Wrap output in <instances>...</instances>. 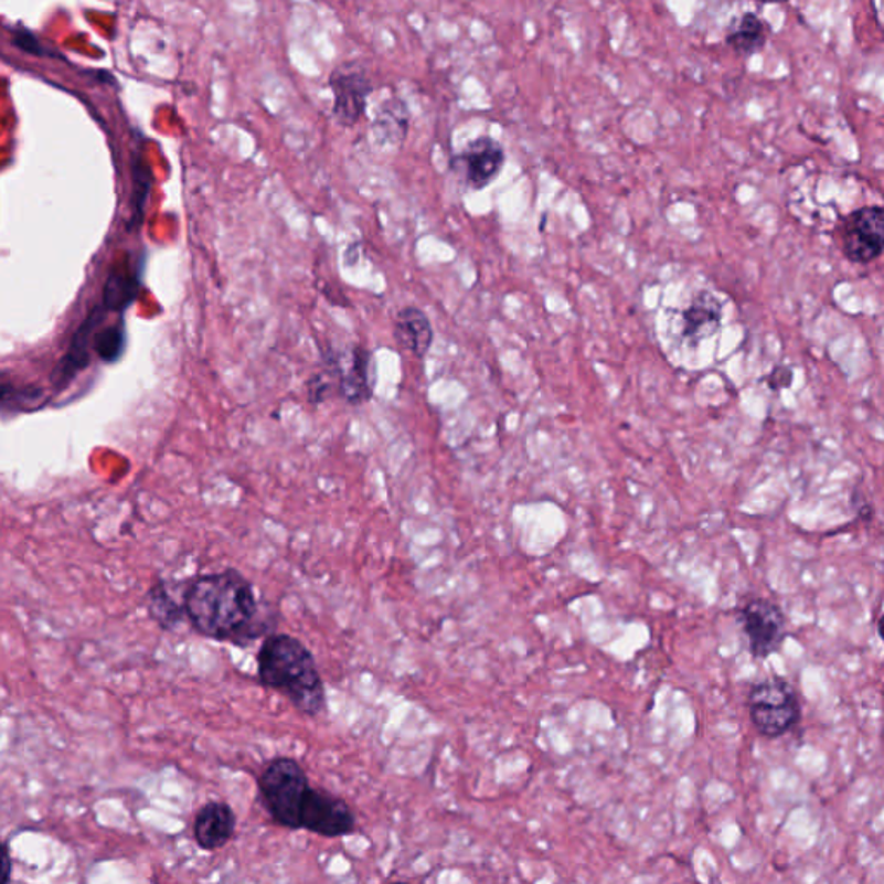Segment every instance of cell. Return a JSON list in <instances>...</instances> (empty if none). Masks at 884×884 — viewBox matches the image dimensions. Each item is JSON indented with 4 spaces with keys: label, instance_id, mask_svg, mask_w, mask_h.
Segmentation results:
<instances>
[{
    "label": "cell",
    "instance_id": "cell-1",
    "mask_svg": "<svg viewBox=\"0 0 884 884\" xmlns=\"http://www.w3.org/2000/svg\"><path fill=\"white\" fill-rule=\"evenodd\" d=\"M183 608L195 631L213 641L246 648L278 626L254 592L253 583L235 568L195 575L183 584Z\"/></svg>",
    "mask_w": 884,
    "mask_h": 884
},
{
    "label": "cell",
    "instance_id": "cell-2",
    "mask_svg": "<svg viewBox=\"0 0 884 884\" xmlns=\"http://www.w3.org/2000/svg\"><path fill=\"white\" fill-rule=\"evenodd\" d=\"M259 684L278 691L308 717L326 710V684L317 660L305 642L286 632H271L256 654Z\"/></svg>",
    "mask_w": 884,
    "mask_h": 884
},
{
    "label": "cell",
    "instance_id": "cell-3",
    "mask_svg": "<svg viewBox=\"0 0 884 884\" xmlns=\"http://www.w3.org/2000/svg\"><path fill=\"white\" fill-rule=\"evenodd\" d=\"M311 785L308 774L296 758H271L258 776L263 807L283 828L301 829V810Z\"/></svg>",
    "mask_w": 884,
    "mask_h": 884
},
{
    "label": "cell",
    "instance_id": "cell-4",
    "mask_svg": "<svg viewBox=\"0 0 884 884\" xmlns=\"http://www.w3.org/2000/svg\"><path fill=\"white\" fill-rule=\"evenodd\" d=\"M748 714L760 736L781 738L800 722V699L786 679L773 675L749 691Z\"/></svg>",
    "mask_w": 884,
    "mask_h": 884
},
{
    "label": "cell",
    "instance_id": "cell-5",
    "mask_svg": "<svg viewBox=\"0 0 884 884\" xmlns=\"http://www.w3.org/2000/svg\"><path fill=\"white\" fill-rule=\"evenodd\" d=\"M738 619L748 638L752 657L769 659L778 653L788 638V622L776 603L767 598H752L739 608Z\"/></svg>",
    "mask_w": 884,
    "mask_h": 884
},
{
    "label": "cell",
    "instance_id": "cell-6",
    "mask_svg": "<svg viewBox=\"0 0 884 884\" xmlns=\"http://www.w3.org/2000/svg\"><path fill=\"white\" fill-rule=\"evenodd\" d=\"M841 253L850 262L865 265L884 253V210L865 206L852 211L837 228Z\"/></svg>",
    "mask_w": 884,
    "mask_h": 884
},
{
    "label": "cell",
    "instance_id": "cell-7",
    "mask_svg": "<svg viewBox=\"0 0 884 884\" xmlns=\"http://www.w3.org/2000/svg\"><path fill=\"white\" fill-rule=\"evenodd\" d=\"M301 829L323 838L348 837L356 829V816L348 801L311 786L301 810Z\"/></svg>",
    "mask_w": 884,
    "mask_h": 884
},
{
    "label": "cell",
    "instance_id": "cell-8",
    "mask_svg": "<svg viewBox=\"0 0 884 884\" xmlns=\"http://www.w3.org/2000/svg\"><path fill=\"white\" fill-rule=\"evenodd\" d=\"M503 146L489 136L468 142L460 155L451 159V168L464 177L465 183L476 191L491 185L504 167Z\"/></svg>",
    "mask_w": 884,
    "mask_h": 884
},
{
    "label": "cell",
    "instance_id": "cell-9",
    "mask_svg": "<svg viewBox=\"0 0 884 884\" xmlns=\"http://www.w3.org/2000/svg\"><path fill=\"white\" fill-rule=\"evenodd\" d=\"M333 92V115L345 127H353L363 118L366 100L372 94V82L360 70H336L330 75Z\"/></svg>",
    "mask_w": 884,
    "mask_h": 884
},
{
    "label": "cell",
    "instance_id": "cell-10",
    "mask_svg": "<svg viewBox=\"0 0 884 884\" xmlns=\"http://www.w3.org/2000/svg\"><path fill=\"white\" fill-rule=\"evenodd\" d=\"M237 816L226 801L213 800L198 810L192 834L199 849L206 852L223 849L234 838Z\"/></svg>",
    "mask_w": 884,
    "mask_h": 884
},
{
    "label": "cell",
    "instance_id": "cell-11",
    "mask_svg": "<svg viewBox=\"0 0 884 884\" xmlns=\"http://www.w3.org/2000/svg\"><path fill=\"white\" fill-rule=\"evenodd\" d=\"M681 318L684 341L691 345L700 344L721 329V301L709 290H702L694 296L686 310L682 311Z\"/></svg>",
    "mask_w": 884,
    "mask_h": 884
},
{
    "label": "cell",
    "instance_id": "cell-12",
    "mask_svg": "<svg viewBox=\"0 0 884 884\" xmlns=\"http://www.w3.org/2000/svg\"><path fill=\"white\" fill-rule=\"evenodd\" d=\"M106 311L104 306L96 308V310L88 315L85 323H82V327H79L78 332H76L75 338H73L72 345H70L68 354L60 361V365H57V369L54 370V375H52V382H54L57 390L66 387L68 382L75 377L76 373L88 365V360H90L88 344H90V339L94 338V330H96V327L103 321Z\"/></svg>",
    "mask_w": 884,
    "mask_h": 884
},
{
    "label": "cell",
    "instance_id": "cell-13",
    "mask_svg": "<svg viewBox=\"0 0 884 884\" xmlns=\"http://www.w3.org/2000/svg\"><path fill=\"white\" fill-rule=\"evenodd\" d=\"M394 336H396V341L409 353L424 358L433 345L434 330L427 315L418 308L409 306L397 313Z\"/></svg>",
    "mask_w": 884,
    "mask_h": 884
},
{
    "label": "cell",
    "instance_id": "cell-14",
    "mask_svg": "<svg viewBox=\"0 0 884 884\" xmlns=\"http://www.w3.org/2000/svg\"><path fill=\"white\" fill-rule=\"evenodd\" d=\"M147 614L163 631H175L177 627L187 619L183 603H179L171 595L167 581H158L149 587L146 596Z\"/></svg>",
    "mask_w": 884,
    "mask_h": 884
},
{
    "label": "cell",
    "instance_id": "cell-15",
    "mask_svg": "<svg viewBox=\"0 0 884 884\" xmlns=\"http://www.w3.org/2000/svg\"><path fill=\"white\" fill-rule=\"evenodd\" d=\"M369 366L370 356L366 351L356 350L351 353L350 361L345 369L339 370V377H341V391L345 400L358 405L363 401L369 400L372 393V385L369 381Z\"/></svg>",
    "mask_w": 884,
    "mask_h": 884
},
{
    "label": "cell",
    "instance_id": "cell-16",
    "mask_svg": "<svg viewBox=\"0 0 884 884\" xmlns=\"http://www.w3.org/2000/svg\"><path fill=\"white\" fill-rule=\"evenodd\" d=\"M766 23L760 18L752 14V12H746L745 17L738 21V24L733 30H729L726 36V44L736 54H742V56L757 54V52L766 47Z\"/></svg>",
    "mask_w": 884,
    "mask_h": 884
},
{
    "label": "cell",
    "instance_id": "cell-17",
    "mask_svg": "<svg viewBox=\"0 0 884 884\" xmlns=\"http://www.w3.org/2000/svg\"><path fill=\"white\" fill-rule=\"evenodd\" d=\"M139 290V275L127 265L109 274L104 287L103 306L107 311H121L136 299Z\"/></svg>",
    "mask_w": 884,
    "mask_h": 884
},
{
    "label": "cell",
    "instance_id": "cell-18",
    "mask_svg": "<svg viewBox=\"0 0 884 884\" xmlns=\"http://www.w3.org/2000/svg\"><path fill=\"white\" fill-rule=\"evenodd\" d=\"M94 339H96V344L94 345H96V351L100 360L107 361V363L118 360L125 350L124 323H118V326L107 327V329L100 330L99 333H96V338Z\"/></svg>",
    "mask_w": 884,
    "mask_h": 884
},
{
    "label": "cell",
    "instance_id": "cell-19",
    "mask_svg": "<svg viewBox=\"0 0 884 884\" xmlns=\"http://www.w3.org/2000/svg\"><path fill=\"white\" fill-rule=\"evenodd\" d=\"M2 406L6 409H21V412H29V409L36 408V406L44 405V391L36 390V387H14V390L9 391L8 385L4 384V391H2Z\"/></svg>",
    "mask_w": 884,
    "mask_h": 884
},
{
    "label": "cell",
    "instance_id": "cell-20",
    "mask_svg": "<svg viewBox=\"0 0 884 884\" xmlns=\"http://www.w3.org/2000/svg\"><path fill=\"white\" fill-rule=\"evenodd\" d=\"M11 33L12 45L20 49L21 52H26V54H32V56L39 57H60L57 52L45 47V45L40 42L39 36H36L35 33L30 32L29 29H24V26L11 29Z\"/></svg>",
    "mask_w": 884,
    "mask_h": 884
},
{
    "label": "cell",
    "instance_id": "cell-21",
    "mask_svg": "<svg viewBox=\"0 0 884 884\" xmlns=\"http://www.w3.org/2000/svg\"><path fill=\"white\" fill-rule=\"evenodd\" d=\"M11 853H9V846H4V883H9L11 881V873H12V865H11Z\"/></svg>",
    "mask_w": 884,
    "mask_h": 884
},
{
    "label": "cell",
    "instance_id": "cell-22",
    "mask_svg": "<svg viewBox=\"0 0 884 884\" xmlns=\"http://www.w3.org/2000/svg\"><path fill=\"white\" fill-rule=\"evenodd\" d=\"M877 635L884 641V614L881 615L880 620H877Z\"/></svg>",
    "mask_w": 884,
    "mask_h": 884
},
{
    "label": "cell",
    "instance_id": "cell-23",
    "mask_svg": "<svg viewBox=\"0 0 884 884\" xmlns=\"http://www.w3.org/2000/svg\"><path fill=\"white\" fill-rule=\"evenodd\" d=\"M758 2H764V4H782V2H788V0H758Z\"/></svg>",
    "mask_w": 884,
    "mask_h": 884
}]
</instances>
